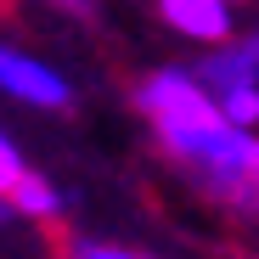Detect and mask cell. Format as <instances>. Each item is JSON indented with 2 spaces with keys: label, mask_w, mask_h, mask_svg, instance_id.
<instances>
[{
  "label": "cell",
  "mask_w": 259,
  "mask_h": 259,
  "mask_svg": "<svg viewBox=\"0 0 259 259\" xmlns=\"http://www.w3.org/2000/svg\"><path fill=\"white\" fill-rule=\"evenodd\" d=\"M6 203H12L17 220H28V226H62V214H68V192L57 181H46V175H34V169L12 186Z\"/></svg>",
  "instance_id": "5b68a950"
},
{
  "label": "cell",
  "mask_w": 259,
  "mask_h": 259,
  "mask_svg": "<svg viewBox=\"0 0 259 259\" xmlns=\"http://www.w3.org/2000/svg\"><path fill=\"white\" fill-rule=\"evenodd\" d=\"M192 68L203 73L208 91H220V84H242V79H253V84H259V28H237L231 39L208 46Z\"/></svg>",
  "instance_id": "277c9868"
},
{
  "label": "cell",
  "mask_w": 259,
  "mask_h": 259,
  "mask_svg": "<svg viewBox=\"0 0 259 259\" xmlns=\"http://www.w3.org/2000/svg\"><path fill=\"white\" fill-rule=\"evenodd\" d=\"M152 6H158L163 28L181 34L197 51H208V46L237 34V0H152Z\"/></svg>",
  "instance_id": "3957f363"
},
{
  "label": "cell",
  "mask_w": 259,
  "mask_h": 259,
  "mask_svg": "<svg viewBox=\"0 0 259 259\" xmlns=\"http://www.w3.org/2000/svg\"><path fill=\"white\" fill-rule=\"evenodd\" d=\"M214 102L226 107V118L259 130V84H253V79H242V84H220V91H214Z\"/></svg>",
  "instance_id": "8992f818"
},
{
  "label": "cell",
  "mask_w": 259,
  "mask_h": 259,
  "mask_svg": "<svg viewBox=\"0 0 259 259\" xmlns=\"http://www.w3.org/2000/svg\"><path fill=\"white\" fill-rule=\"evenodd\" d=\"M0 220H17V214H12V203H6V197H0Z\"/></svg>",
  "instance_id": "30bf717a"
},
{
  "label": "cell",
  "mask_w": 259,
  "mask_h": 259,
  "mask_svg": "<svg viewBox=\"0 0 259 259\" xmlns=\"http://www.w3.org/2000/svg\"><path fill=\"white\" fill-rule=\"evenodd\" d=\"M28 175V163H23V152H17V141L0 130V197H12V186Z\"/></svg>",
  "instance_id": "ba28073f"
},
{
  "label": "cell",
  "mask_w": 259,
  "mask_h": 259,
  "mask_svg": "<svg viewBox=\"0 0 259 259\" xmlns=\"http://www.w3.org/2000/svg\"><path fill=\"white\" fill-rule=\"evenodd\" d=\"M46 6L62 12V17H79V23H84V17H96V0H46Z\"/></svg>",
  "instance_id": "9c48e42d"
},
{
  "label": "cell",
  "mask_w": 259,
  "mask_h": 259,
  "mask_svg": "<svg viewBox=\"0 0 259 259\" xmlns=\"http://www.w3.org/2000/svg\"><path fill=\"white\" fill-rule=\"evenodd\" d=\"M136 113L147 118L158 152L186 175V186L208 208H220L231 226L259 231V130L226 118L197 68L141 73Z\"/></svg>",
  "instance_id": "6da1fadb"
},
{
  "label": "cell",
  "mask_w": 259,
  "mask_h": 259,
  "mask_svg": "<svg viewBox=\"0 0 259 259\" xmlns=\"http://www.w3.org/2000/svg\"><path fill=\"white\" fill-rule=\"evenodd\" d=\"M0 96H12L23 107H39V113H68L73 107V79L51 62H39L34 51L0 39Z\"/></svg>",
  "instance_id": "7a4b0ae2"
},
{
  "label": "cell",
  "mask_w": 259,
  "mask_h": 259,
  "mask_svg": "<svg viewBox=\"0 0 259 259\" xmlns=\"http://www.w3.org/2000/svg\"><path fill=\"white\" fill-rule=\"evenodd\" d=\"M62 253H73V259H141L147 248L113 242V237H62Z\"/></svg>",
  "instance_id": "52a82bcc"
}]
</instances>
